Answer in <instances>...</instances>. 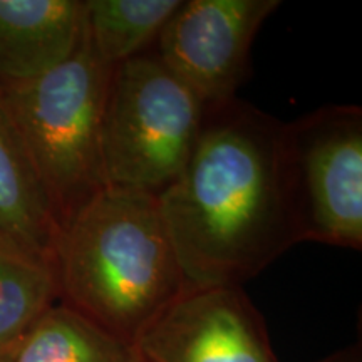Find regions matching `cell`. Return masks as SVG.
<instances>
[{
  "label": "cell",
  "instance_id": "1",
  "mask_svg": "<svg viewBox=\"0 0 362 362\" xmlns=\"http://www.w3.org/2000/svg\"><path fill=\"white\" fill-rule=\"evenodd\" d=\"M282 126L237 98L206 104L187 166L158 198L188 287H243L296 245L280 187Z\"/></svg>",
  "mask_w": 362,
  "mask_h": 362
},
{
  "label": "cell",
  "instance_id": "2",
  "mask_svg": "<svg viewBox=\"0 0 362 362\" xmlns=\"http://www.w3.org/2000/svg\"><path fill=\"white\" fill-rule=\"evenodd\" d=\"M54 274L59 302L131 346L188 288L160 200L111 187L62 228Z\"/></svg>",
  "mask_w": 362,
  "mask_h": 362
},
{
  "label": "cell",
  "instance_id": "3",
  "mask_svg": "<svg viewBox=\"0 0 362 362\" xmlns=\"http://www.w3.org/2000/svg\"><path fill=\"white\" fill-rule=\"evenodd\" d=\"M115 67L83 44L67 61L29 83L2 88L59 232L107 188L103 119Z\"/></svg>",
  "mask_w": 362,
  "mask_h": 362
},
{
  "label": "cell",
  "instance_id": "4",
  "mask_svg": "<svg viewBox=\"0 0 362 362\" xmlns=\"http://www.w3.org/2000/svg\"><path fill=\"white\" fill-rule=\"evenodd\" d=\"M205 111L155 51L117 64L103 119L107 187L160 198L187 166Z\"/></svg>",
  "mask_w": 362,
  "mask_h": 362
},
{
  "label": "cell",
  "instance_id": "5",
  "mask_svg": "<svg viewBox=\"0 0 362 362\" xmlns=\"http://www.w3.org/2000/svg\"><path fill=\"white\" fill-rule=\"evenodd\" d=\"M280 187L293 243L362 248V110L329 104L284 123Z\"/></svg>",
  "mask_w": 362,
  "mask_h": 362
},
{
  "label": "cell",
  "instance_id": "6",
  "mask_svg": "<svg viewBox=\"0 0 362 362\" xmlns=\"http://www.w3.org/2000/svg\"><path fill=\"white\" fill-rule=\"evenodd\" d=\"M280 0H183L163 27L156 54L205 104L235 99L252 44Z\"/></svg>",
  "mask_w": 362,
  "mask_h": 362
},
{
  "label": "cell",
  "instance_id": "7",
  "mask_svg": "<svg viewBox=\"0 0 362 362\" xmlns=\"http://www.w3.org/2000/svg\"><path fill=\"white\" fill-rule=\"evenodd\" d=\"M143 362H279L240 285L188 287L134 342Z\"/></svg>",
  "mask_w": 362,
  "mask_h": 362
},
{
  "label": "cell",
  "instance_id": "8",
  "mask_svg": "<svg viewBox=\"0 0 362 362\" xmlns=\"http://www.w3.org/2000/svg\"><path fill=\"white\" fill-rule=\"evenodd\" d=\"M86 0H0V89L34 81L83 44Z\"/></svg>",
  "mask_w": 362,
  "mask_h": 362
},
{
  "label": "cell",
  "instance_id": "9",
  "mask_svg": "<svg viewBox=\"0 0 362 362\" xmlns=\"http://www.w3.org/2000/svg\"><path fill=\"white\" fill-rule=\"evenodd\" d=\"M59 226L0 93V250L56 264Z\"/></svg>",
  "mask_w": 362,
  "mask_h": 362
},
{
  "label": "cell",
  "instance_id": "10",
  "mask_svg": "<svg viewBox=\"0 0 362 362\" xmlns=\"http://www.w3.org/2000/svg\"><path fill=\"white\" fill-rule=\"evenodd\" d=\"M0 362H143L134 346L111 336L69 305L49 307Z\"/></svg>",
  "mask_w": 362,
  "mask_h": 362
},
{
  "label": "cell",
  "instance_id": "11",
  "mask_svg": "<svg viewBox=\"0 0 362 362\" xmlns=\"http://www.w3.org/2000/svg\"><path fill=\"white\" fill-rule=\"evenodd\" d=\"M183 0H86V40L104 64L116 67L146 52Z\"/></svg>",
  "mask_w": 362,
  "mask_h": 362
},
{
  "label": "cell",
  "instance_id": "12",
  "mask_svg": "<svg viewBox=\"0 0 362 362\" xmlns=\"http://www.w3.org/2000/svg\"><path fill=\"white\" fill-rule=\"evenodd\" d=\"M57 300V280L51 267L0 250V352Z\"/></svg>",
  "mask_w": 362,
  "mask_h": 362
},
{
  "label": "cell",
  "instance_id": "13",
  "mask_svg": "<svg viewBox=\"0 0 362 362\" xmlns=\"http://www.w3.org/2000/svg\"><path fill=\"white\" fill-rule=\"evenodd\" d=\"M317 362H362V346L361 342L351 344L344 349L332 352L330 356H325L324 359Z\"/></svg>",
  "mask_w": 362,
  "mask_h": 362
}]
</instances>
